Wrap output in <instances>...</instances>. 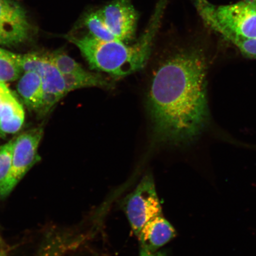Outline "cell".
Instances as JSON below:
<instances>
[{
	"mask_svg": "<svg viewBox=\"0 0 256 256\" xmlns=\"http://www.w3.org/2000/svg\"><path fill=\"white\" fill-rule=\"evenodd\" d=\"M18 54L0 48V82L18 80L23 74L18 62Z\"/></svg>",
	"mask_w": 256,
	"mask_h": 256,
	"instance_id": "5bb4252c",
	"label": "cell"
},
{
	"mask_svg": "<svg viewBox=\"0 0 256 256\" xmlns=\"http://www.w3.org/2000/svg\"><path fill=\"white\" fill-rule=\"evenodd\" d=\"M140 256H166V254L164 252H151L142 248Z\"/></svg>",
	"mask_w": 256,
	"mask_h": 256,
	"instance_id": "e0dca14e",
	"label": "cell"
},
{
	"mask_svg": "<svg viewBox=\"0 0 256 256\" xmlns=\"http://www.w3.org/2000/svg\"><path fill=\"white\" fill-rule=\"evenodd\" d=\"M0 256H7V255H6V252L4 251L0 250Z\"/></svg>",
	"mask_w": 256,
	"mask_h": 256,
	"instance_id": "d6986e66",
	"label": "cell"
},
{
	"mask_svg": "<svg viewBox=\"0 0 256 256\" xmlns=\"http://www.w3.org/2000/svg\"><path fill=\"white\" fill-rule=\"evenodd\" d=\"M176 236L175 230L167 220L161 216L150 220L138 236L142 248L155 252L167 244Z\"/></svg>",
	"mask_w": 256,
	"mask_h": 256,
	"instance_id": "30bf717a",
	"label": "cell"
},
{
	"mask_svg": "<svg viewBox=\"0 0 256 256\" xmlns=\"http://www.w3.org/2000/svg\"><path fill=\"white\" fill-rule=\"evenodd\" d=\"M18 62L24 72L39 74L44 88V104L41 114H46L67 94L65 82L48 54H18Z\"/></svg>",
	"mask_w": 256,
	"mask_h": 256,
	"instance_id": "277c9868",
	"label": "cell"
},
{
	"mask_svg": "<svg viewBox=\"0 0 256 256\" xmlns=\"http://www.w3.org/2000/svg\"><path fill=\"white\" fill-rule=\"evenodd\" d=\"M256 10V0H244Z\"/></svg>",
	"mask_w": 256,
	"mask_h": 256,
	"instance_id": "ac0fdd59",
	"label": "cell"
},
{
	"mask_svg": "<svg viewBox=\"0 0 256 256\" xmlns=\"http://www.w3.org/2000/svg\"><path fill=\"white\" fill-rule=\"evenodd\" d=\"M30 33L24 8L14 0H0V46H18L30 39Z\"/></svg>",
	"mask_w": 256,
	"mask_h": 256,
	"instance_id": "52a82bcc",
	"label": "cell"
},
{
	"mask_svg": "<svg viewBox=\"0 0 256 256\" xmlns=\"http://www.w3.org/2000/svg\"><path fill=\"white\" fill-rule=\"evenodd\" d=\"M166 2V0H160L148 28L133 44L120 40H99L88 34L82 36L66 35V38L78 48L92 69L114 78H124L145 66L152 52Z\"/></svg>",
	"mask_w": 256,
	"mask_h": 256,
	"instance_id": "7a4b0ae2",
	"label": "cell"
},
{
	"mask_svg": "<svg viewBox=\"0 0 256 256\" xmlns=\"http://www.w3.org/2000/svg\"><path fill=\"white\" fill-rule=\"evenodd\" d=\"M124 210L137 236L147 222L162 216L161 204L152 174L144 176L136 190L127 197Z\"/></svg>",
	"mask_w": 256,
	"mask_h": 256,
	"instance_id": "5b68a950",
	"label": "cell"
},
{
	"mask_svg": "<svg viewBox=\"0 0 256 256\" xmlns=\"http://www.w3.org/2000/svg\"><path fill=\"white\" fill-rule=\"evenodd\" d=\"M98 10L108 30L117 40L128 43L134 39L138 14L132 0H113Z\"/></svg>",
	"mask_w": 256,
	"mask_h": 256,
	"instance_id": "ba28073f",
	"label": "cell"
},
{
	"mask_svg": "<svg viewBox=\"0 0 256 256\" xmlns=\"http://www.w3.org/2000/svg\"><path fill=\"white\" fill-rule=\"evenodd\" d=\"M67 94L82 88H98L110 89L114 84L106 78L98 73L86 70L84 72L62 76Z\"/></svg>",
	"mask_w": 256,
	"mask_h": 256,
	"instance_id": "7c38bea8",
	"label": "cell"
},
{
	"mask_svg": "<svg viewBox=\"0 0 256 256\" xmlns=\"http://www.w3.org/2000/svg\"><path fill=\"white\" fill-rule=\"evenodd\" d=\"M202 18L232 44L240 39L256 38V10L243 1L216 6L208 0H193Z\"/></svg>",
	"mask_w": 256,
	"mask_h": 256,
	"instance_id": "3957f363",
	"label": "cell"
},
{
	"mask_svg": "<svg viewBox=\"0 0 256 256\" xmlns=\"http://www.w3.org/2000/svg\"><path fill=\"white\" fill-rule=\"evenodd\" d=\"M44 136L42 128L26 131L15 138L12 166L7 180L0 187V198L11 193L26 174L39 161L38 149Z\"/></svg>",
	"mask_w": 256,
	"mask_h": 256,
	"instance_id": "8992f818",
	"label": "cell"
},
{
	"mask_svg": "<svg viewBox=\"0 0 256 256\" xmlns=\"http://www.w3.org/2000/svg\"><path fill=\"white\" fill-rule=\"evenodd\" d=\"M23 106L12 94L7 83L0 82V136L18 132L24 126Z\"/></svg>",
	"mask_w": 256,
	"mask_h": 256,
	"instance_id": "9c48e42d",
	"label": "cell"
},
{
	"mask_svg": "<svg viewBox=\"0 0 256 256\" xmlns=\"http://www.w3.org/2000/svg\"><path fill=\"white\" fill-rule=\"evenodd\" d=\"M233 44L245 56L256 59V38L240 39L235 41Z\"/></svg>",
	"mask_w": 256,
	"mask_h": 256,
	"instance_id": "2e32d148",
	"label": "cell"
},
{
	"mask_svg": "<svg viewBox=\"0 0 256 256\" xmlns=\"http://www.w3.org/2000/svg\"><path fill=\"white\" fill-rule=\"evenodd\" d=\"M80 24L91 36L104 41L118 40L105 24L99 10L89 11L83 16Z\"/></svg>",
	"mask_w": 256,
	"mask_h": 256,
	"instance_id": "4fadbf2b",
	"label": "cell"
},
{
	"mask_svg": "<svg viewBox=\"0 0 256 256\" xmlns=\"http://www.w3.org/2000/svg\"><path fill=\"white\" fill-rule=\"evenodd\" d=\"M206 69L200 51L184 50L168 57L154 74L148 106L160 140L184 142L199 133L206 116Z\"/></svg>",
	"mask_w": 256,
	"mask_h": 256,
	"instance_id": "6da1fadb",
	"label": "cell"
},
{
	"mask_svg": "<svg viewBox=\"0 0 256 256\" xmlns=\"http://www.w3.org/2000/svg\"><path fill=\"white\" fill-rule=\"evenodd\" d=\"M15 138L0 146V187L7 180L11 170Z\"/></svg>",
	"mask_w": 256,
	"mask_h": 256,
	"instance_id": "9a60e30c",
	"label": "cell"
},
{
	"mask_svg": "<svg viewBox=\"0 0 256 256\" xmlns=\"http://www.w3.org/2000/svg\"><path fill=\"white\" fill-rule=\"evenodd\" d=\"M17 91L28 108L40 114L44 104V88L39 74L24 72L18 80Z\"/></svg>",
	"mask_w": 256,
	"mask_h": 256,
	"instance_id": "8fae6325",
	"label": "cell"
}]
</instances>
